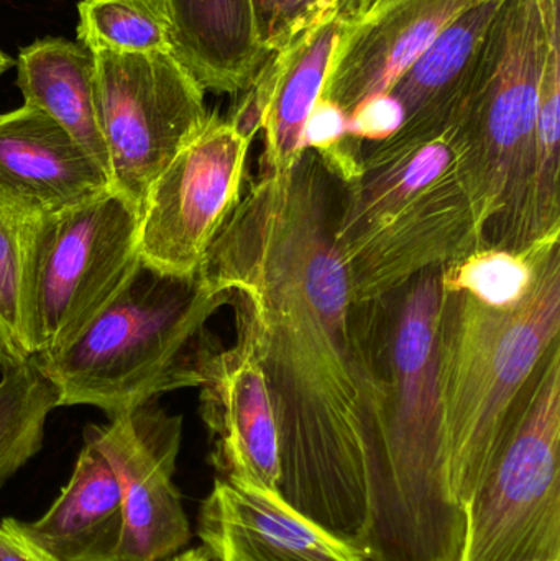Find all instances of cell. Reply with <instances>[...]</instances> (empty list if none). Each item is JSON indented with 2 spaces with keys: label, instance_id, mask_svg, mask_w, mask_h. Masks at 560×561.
Instances as JSON below:
<instances>
[{
  "label": "cell",
  "instance_id": "6da1fadb",
  "mask_svg": "<svg viewBox=\"0 0 560 561\" xmlns=\"http://www.w3.org/2000/svg\"><path fill=\"white\" fill-rule=\"evenodd\" d=\"M341 184L306 150L252 181L199 273L255 343L278 432V494L357 550L387 419L380 300L355 302L334 243Z\"/></svg>",
  "mask_w": 560,
  "mask_h": 561
},
{
  "label": "cell",
  "instance_id": "7a4b0ae2",
  "mask_svg": "<svg viewBox=\"0 0 560 561\" xmlns=\"http://www.w3.org/2000/svg\"><path fill=\"white\" fill-rule=\"evenodd\" d=\"M441 268L380 299L387 419L380 457L365 478L364 561L462 559L466 513L447 480L437 398Z\"/></svg>",
  "mask_w": 560,
  "mask_h": 561
},
{
  "label": "cell",
  "instance_id": "3957f363",
  "mask_svg": "<svg viewBox=\"0 0 560 561\" xmlns=\"http://www.w3.org/2000/svg\"><path fill=\"white\" fill-rule=\"evenodd\" d=\"M334 243L352 296L364 304L487 247L456 125L398 130L364 151L357 180L341 190Z\"/></svg>",
  "mask_w": 560,
  "mask_h": 561
},
{
  "label": "cell",
  "instance_id": "277c9868",
  "mask_svg": "<svg viewBox=\"0 0 560 561\" xmlns=\"http://www.w3.org/2000/svg\"><path fill=\"white\" fill-rule=\"evenodd\" d=\"M560 333V250L552 247L522 304L496 310L444 290L437 398L450 493L462 510L515 427Z\"/></svg>",
  "mask_w": 560,
  "mask_h": 561
},
{
  "label": "cell",
  "instance_id": "5b68a950",
  "mask_svg": "<svg viewBox=\"0 0 560 561\" xmlns=\"http://www.w3.org/2000/svg\"><path fill=\"white\" fill-rule=\"evenodd\" d=\"M230 306L201 273L168 275L138 262L117 296L59 352L33 362L58 408L92 405L117 417L164 392L199 388L217 352L209 317Z\"/></svg>",
  "mask_w": 560,
  "mask_h": 561
},
{
  "label": "cell",
  "instance_id": "8992f818",
  "mask_svg": "<svg viewBox=\"0 0 560 561\" xmlns=\"http://www.w3.org/2000/svg\"><path fill=\"white\" fill-rule=\"evenodd\" d=\"M560 0H502L454 125L469 147L489 247L513 250L535 161L539 89Z\"/></svg>",
  "mask_w": 560,
  "mask_h": 561
},
{
  "label": "cell",
  "instance_id": "52a82bcc",
  "mask_svg": "<svg viewBox=\"0 0 560 561\" xmlns=\"http://www.w3.org/2000/svg\"><path fill=\"white\" fill-rule=\"evenodd\" d=\"M560 343L467 503L460 561H560Z\"/></svg>",
  "mask_w": 560,
  "mask_h": 561
},
{
  "label": "cell",
  "instance_id": "ba28073f",
  "mask_svg": "<svg viewBox=\"0 0 560 561\" xmlns=\"http://www.w3.org/2000/svg\"><path fill=\"white\" fill-rule=\"evenodd\" d=\"M95 107L112 193L140 217L145 196L204 127V89L173 53L95 51Z\"/></svg>",
  "mask_w": 560,
  "mask_h": 561
},
{
  "label": "cell",
  "instance_id": "9c48e42d",
  "mask_svg": "<svg viewBox=\"0 0 560 561\" xmlns=\"http://www.w3.org/2000/svg\"><path fill=\"white\" fill-rule=\"evenodd\" d=\"M138 262V216L118 194L49 214L36 253L35 356L68 345L117 296Z\"/></svg>",
  "mask_w": 560,
  "mask_h": 561
},
{
  "label": "cell",
  "instance_id": "30bf717a",
  "mask_svg": "<svg viewBox=\"0 0 560 561\" xmlns=\"http://www.w3.org/2000/svg\"><path fill=\"white\" fill-rule=\"evenodd\" d=\"M249 147L229 121L209 115L145 196L138 217L141 262L168 275L199 273L242 199Z\"/></svg>",
  "mask_w": 560,
  "mask_h": 561
},
{
  "label": "cell",
  "instance_id": "8fae6325",
  "mask_svg": "<svg viewBox=\"0 0 560 561\" xmlns=\"http://www.w3.org/2000/svg\"><path fill=\"white\" fill-rule=\"evenodd\" d=\"M183 417L157 399L89 425L84 444L104 457L121 488L125 537L122 561H163L191 540L190 520L174 484Z\"/></svg>",
  "mask_w": 560,
  "mask_h": 561
},
{
  "label": "cell",
  "instance_id": "7c38bea8",
  "mask_svg": "<svg viewBox=\"0 0 560 561\" xmlns=\"http://www.w3.org/2000/svg\"><path fill=\"white\" fill-rule=\"evenodd\" d=\"M237 340L204 368L201 417L209 432L219 480L278 493V432L265 371L252 335L236 322Z\"/></svg>",
  "mask_w": 560,
  "mask_h": 561
},
{
  "label": "cell",
  "instance_id": "4fadbf2b",
  "mask_svg": "<svg viewBox=\"0 0 560 561\" xmlns=\"http://www.w3.org/2000/svg\"><path fill=\"white\" fill-rule=\"evenodd\" d=\"M490 0H378L357 19L348 16L319 99L345 115L387 94L401 75L460 15Z\"/></svg>",
  "mask_w": 560,
  "mask_h": 561
},
{
  "label": "cell",
  "instance_id": "5bb4252c",
  "mask_svg": "<svg viewBox=\"0 0 560 561\" xmlns=\"http://www.w3.org/2000/svg\"><path fill=\"white\" fill-rule=\"evenodd\" d=\"M197 534L216 561H364L278 493L219 478L201 506Z\"/></svg>",
  "mask_w": 560,
  "mask_h": 561
},
{
  "label": "cell",
  "instance_id": "9a60e30c",
  "mask_svg": "<svg viewBox=\"0 0 560 561\" xmlns=\"http://www.w3.org/2000/svg\"><path fill=\"white\" fill-rule=\"evenodd\" d=\"M0 183L49 214L111 191L104 168L58 122L26 104L0 114Z\"/></svg>",
  "mask_w": 560,
  "mask_h": 561
},
{
  "label": "cell",
  "instance_id": "2e32d148",
  "mask_svg": "<svg viewBox=\"0 0 560 561\" xmlns=\"http://www.w3.org/2000/svg\"><path fill=\"white\" fill-rule=\"evenodd\" d=\"M171 51L204 91L240 94L268 59L252 0H167Z\"/></svg>",
  "mask_w": 560,
  "mask_h": 561
},
{
  "label": "cell",
  "instance_id": "e0dca14e",
  "mask_svg": "<svg viewBox=\"0 0 560 561\" xmlns=\"http://www.w3.org/2000/svg\"><path fill=\"white\" fill-rule=\"evenodd\" d=\"M30 534L61 561H122L125 514L111 467L84 444L71 480Z\"/></svg>",
  "mask_w": 560,
  "mask_h": 561
},
{
  "label": "cell",
  "instance_id": "ac0fdd59",
  "mask_svg": "<svg viewBox=\"0 0 560 561\" xmlns=\"http://www.w3.org/2000/svg\"><path fill=\"white\" fill-rule=\"evenodd\" d=\"M345 7L316 23L278 53L279 69L266 108L263 134L265 147L260 158V176H285L305 154V128L321 95L325 75L339 36L348 20Z\"/></svg>",
  "mask_w": 560,
  "mask_h": 561
},
{
  "label": "cell",
  "instance_id": "d6986e66",
  "mask_svg": "<svg viewBox=\"0 0 560 561\" xmlns=\"http://www.w3.org/2000/svg\"><path fill=\"white\" fill-rule=\"evenodd\" d=\"M502 0H490L460 15L403 72L388 94L404 112L400 130L450 127L459 111L480 43Z\"/></svg>",
  "mask_w": 560,
  "mask_h": 561
},
{
  "label": "cell",
  "instance_id": "ffe728a7",
  "mask_svg": "<svg viewBox=\"0 0 560 561\" xmlns=\"http://www.w3.org/2000/svg\"><path fill=\"white\" fill-rule=\"evenodd\" d=\"M15 66L25 104L58 122L108 176L107 148L95 107L94 53L79 42L42 38L20 51Z\"/></svg>",
  "mask_w": 560,
  "mask_h": 561
},
{
  "label": "cell",
  "instance_id": "44dd1931",
  "mask_svg": "<svg viewBox=\"0 0 560 561\" xmlns=\"http://www.w3.org/2000/svg\"><path fill=\"white\" fill-rule=\"evenodd\" d=\"M49 213L0 183V369L32 362L35 268Z\"/></svg>",
  "mask_w": 560,
  "mask_h": 561
},
{
  "label": "cell",
  "instance_id": "7402d4cb",
  "mask_svg": "<svg viewBox=\"0 0 560 561\" xmlns=\"http://www.w3.org/2000/svg\"><path fill=\"white\" fill-rule=\"evenodd\" d=\"M560 33L549 43L539 89L535 161L513 250L560 237Z\"/></svg>",
  "mask_w": 560,
  "mask_h": 561
},
{
  "label": "cell",
  "instance_id": "603a6c76",
  "mask_svg": "<svg viewBox=\"0 0 560 561\" xmlns=\"http://www.w3.org/2000/svg\"><path fill=\"white\" fill-rule=\"evenodd\" d=\"M559 240L560 237L539 240L525 250L482 247L444 265L441 284L446 293L467 294L492 309H513L528 296L542 259Z\"/></svg>",
  "mask_w": 560,
  "mask_h": 561
},
{
  "label": "cell",
  "instance_id": "cb8c5ba5",
  "mask_svg": "<svg viewBox=\"0 0 560 561\" xmlns=\"http://www.w3.org/2000/svg\"><path fill=\"white\" fill-rule=\"evenodd\" d=\"M0 379V488L38 454L58 394L35 362L2 371Z\"/></svg>",
  "mask_w": 560,
  "mask_h": 561
},
{
  "label": "cell",
  "instance_id": "d4e9b609",
  "mask_svg": "<svg viewBox=\"0 0 560 561\" xmlns=\"http://www.w3.org/2000/svg\"><path fill=\"white\" fill-rule=\"evenodd\" d=\"M78 13L89 51L173 53L167 0H82Z\"/></svg>",
  "mask_w": 560,
  "mask_h": 561
},
{
  "label": "cell",
  "instance_id": "484cf974",
  "mask_svg": "<svg viewBox=\"0 0 560 561\" xmlns=\"http://www.w3.org/2000/svg\"><path fill=\"white\" fill-rule=\"evenodd\" d=\"M305 147L341 186L357 180L365 145L348 135V117L338 105L324 99L316 102L306 122Z\"/></svg>",
  "mask_w": 560,
  "mask_h": 561
},
{
  "label": "cell",
  "instance_id": "4316f807",
  "mask_svg": "<svg viewBox=\"0 0 560 561\" xmlns=\"http://www.w3.org/2000/svg\"><path fill=\"white\" fill-rule=\"evenodd\" d=\"M347 0H252L266 55L282 51Z\"/></svg>",
  "mask_w": 560,
  "mask_h": 561
},
{
  "label": "cell",
  "instance_id": "83f0119b",
  "mask_svg": "<svg viewBox=\"0 0 560 561\" xmlns=\"http://www.w3.org/2000/svg\"><path fill=\"white\" fill-rule=\"evenodd\" d=\"M404 122V112L391 94L375 95L348 115V135L364 145L393 137Z\"/></svg>",
  "mask_w": 560,
  "mask_h": 561
},
{
  "label": "cell",
  "instance_id": "f1b7e54d",
  "mask_svg": "<svg viewBox=\"0 0 560 561\" xmlns=\"http://www.w3.org/2000/svg\"><path fill=\"white\" fill-rule=\"evenodd\" d=\"M0 561H61L30 534L26 524L15 519L0 523Z\"/></svg>",
  "mask_w": 560,
  "mask_h": 561
},
{
  "label": "cell",
  "instance_id": "f546056e",
  "mask_svg": "<svg viewBox=\"0 0 560 561\" xmlns=\"http://www.w3.org/2000/svg\"><path fill=\"white\" fill-rule=\"evenodd\" d=\"M163 561H216L210 557L204 547L201 549L186 550V552L176 553V556L170 557V559Z\"/></svg>",
  "mask_w": 560,
  "mask_h": 561
},
{
  "label": "cell",
  "instance_id": "4dcf8cb0",
  "mask_svg": "<svg viewBox=\"0 0 560 561\" xmlns=\"http://www.w3.org/2000/svg\"><path fill=\"white\" fill-rule=\"evenodd\" d=\"M375 2H378V0H351V9H352V16L354 19H357L358 15H362V13L367 12L368 9H370L372 5H374Z\"/></svg>",
  "mask_w": 560,
  "mask_h": 561
},
{
  "label": "cell",
  "instance_id": "1f68e13d",
  "mask_svg": "<svg viewBox=\"0 0 560 561\" xmlns=\"http://www.w3.org/2000/svg\"><path fill=\"white\" fill-rule=\"evenodd\" d=\"M13 66H15V61L0 49V78H2V75H5L10 68H13Z\"/></svg>",
  "mask_w": 560,
  "mask_h": 561
}]
</instances>
